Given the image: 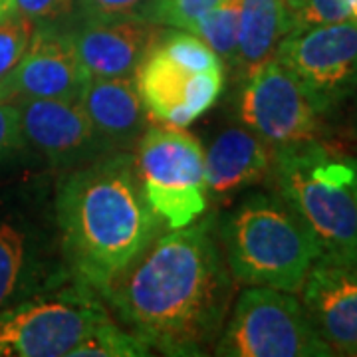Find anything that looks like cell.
<instances>
[{"label":"cell","instance_id":"obj_10","mask_svg":"<svg viewBox=\"0 0 357 357\" xmlns=\"http://www.w3.org/2000/svg\"><path fill=\"white\" fill-rule=\"evenodd\" d=\"M135 84L153 123L187 128L217 103L225 88V70L197 72L153 44L135 70Z\"/></svg>","mask_w":357,"mask_h":357},{"label":"cell","instance_id":"obj_5","mask_svg":"<svg viewBox=\"0 0 357 357\" xmlns=\"http://www.w3.org/2000/svg\"><path fill=\"white\" fill-rule=\"evenodd\" d=\"M143 195L165 230L183 229L206 211V173L201 141L185 128L155 123L133 147Z\"/></svg>","mask_w":357,"mask_h":357},{"label":"cell","instance_id":"obj_21","mask_svg":"<svg viewBox=\"0 0 357 357\" xmlns=\"http://www.w3.org/2000/svg\"><path fill=\"white\" fill-rule=\"evenodd\" d=\"M36 32V22L18 10L0 20V86H6Z\"/></svg>","mask_w":357,"mask_h":357},{"label":"cell","instance_id":"obj_27","mask_svg":"<svg viewBox=\"0 0 357 357\" xmlns=\"http://www.w3.org/2000/svg\"><path fill=\"white\" fill-rule=\"evenodd\" d=\"M337 159V167H340V175L345 181V185L349 187L351 195L356 197L357 203V157L356 155L335 153Z\"/></svg>","mask_w":357,"mask_h":357},{"label":"cell","instance_id":"obj_18","mask_svg":"<svg viewBox=\"0 0 357 357\" xmlns=\"http://www.w3.org/2000/svg\"><path fill=\"white\" fill-rule=\"evenodd\" d=\"M292 30V16L282 0H243L238 46L230 72H234L238 79H244L256 68L274 58L282 38Z\"/></svg>","mask_w":357,"mask_h":357},{"label":"cell","instance_id":"obj_14","mask_svg":"<svg viewBox=\"0 0 357 357\" xmlns=\"http://www.w3.org/2000/svg\"><path fill=\"white\" fill-rule=\"evenodd\" d=\"M165 28L145 18H126L114 22L82 18L77 24L68 26L88 77L135 76L143 56Z\"/></svg>","mask_w":357,"mask_h":357},{"label":"cell","instance_id":"obj_17","mask_svg":"<svg viewBox=\"0 0 357 357\" xmlns=\"http://www.w3.org/2000/svg\"><path fill=\"white\" fill-rule=\"evenodd\" d=\"M274 149L244 126H232L217 133L204 151L206 192L213 199H227L255 187L270 177Z\"/></svg>","mask_w":357,"mask_h":357},{"label":"cell","instance_id":"obj_22","mask_svg":"<svg viewBox=\"0 0 357 357\" xmlns=\"http://www.w3.org/2000/svg\"><path fill=\"white\" fill-rule=\"evenodd\" d=\"M220 2L222 0H151L147 20L167 28L187 30L195 20Z\"/></svg>","mask_w":357,"mask_h":357},{"label":"cell","instance_id":"obj_8","mask_svg":"<svg viewBox=\"0 0 357 357\" xmlns=\"http://www.w3.org/2000/svg\"><path fill=\"white\" fill-rule=\"evenodd\" d=\"M274 58L300 82L316 112L328 117L357 93V20L292 30Z\"/></svg>","mask_w":357,"mask_h":357},{"label":"cell","instance_id":"obj_26","mask_svg":"<svg viewBox=\"0 0 357 357\" xmlns=\"http://www.w3.org/2000/svg\"><path fill=\"white\" fill-rule=\"evenodd\" d=\"M26 147L18 109L13 102H0V161L10 159Z\"/></svg>","mask_w":357,"mask_h":357},{"label":"cell","instance_id":"obj_28","mask_svg":"<svg viewBox=\"0 0 357 357\" xmlns=\"http://www.w3.org/2000/svg\"><path fill=\"white\" fill-rule=\"evenodd\" d=\"M13 10H16V4H14V0H0V20L6 16V14H10Z\"/></svg>","mask_w":357,"mask_h":357},{"label":"cell","instance_id":"obj_15","mask_svg":"<svg viewBox=\"0 0 357 357\" xmlns=\"http://www.w3.org/2000/svg\"><path fill=\"white\" fill-rule=\"evenodd\" d=\"M72 280L62 252L44 255L38 238L10 220H0V307L30 294H42Z\"/></svg>","mask_w":357,"mask_h":357},{"label":"cell","instance_id":"obj_13","mask_svg":"<svg viewBox=\"0 0 357 357\" xmlns=\"http://www.w3.org/2000/svg\"><path fill=\"white\" fill-rule=\"evenodd\" d=\"M319 337L335 356L357 354V266L319 256L300 288Z\"/></svg>","mask_w":357,"mask_h":357},{"label":"cell","instance_id":"obj_32","mask_svg":"<svg viewBox=\"0 0 357 357\" xmlns=\"http://www.w3.org/2000/svg\"><path fill=\"white\" fill-rule=\"evenodd\" d=\"M354 357H357V354H356V356H354Z\"/></svg>","mask_w":357,"mask_h":357},{"label":"cell","instance_id":"obj_16","mask_svg":"<svg viewBox=\"0 0 357 357\" xmlns=\"http://www.w3.org/2000/svg\"><path fill=\"white\" fill-rule=\"evenodd\" d=\"M77 100L109 151H129L147 129L149 115L141 102L135 76L88 77Z\"/></svg>","mask_w":357,"mask_h":357},{"label":"cell","instance_id":"obj_20","mask_svg":"<svg viewBox=\"0 0 357 357\" xmlns=\"http://www.w3.org/2000/svg\"><path fill=\"white\" fill-rule=\"evenodd\" d=\"M151 349L137 335L117 326L112 318L100 321L70 357H143Z\"/></svg>","mask_w":357,"mask_h":357},{"label":"cell","instance_id":"obj_2","mask_svg":"<svg viewBox=\"0 0 357 357\" xmlns=\"http://www.w3.org/2000/svg\"><path fill=\"white\" fill-rule=\"evenodd\" d=\"M54 217L70 276L100 298L165 230L143 195L131 151L66 169Z\"/></svg>","mask_w":357,"mask_h":357},{"label":"cell","instance_id":"obj_19","mask_svg":"<svg viewBox=\"0 0 357 357\" xmlns=\"http://www.w3.org/2000/svg\"><path fill=\"white\" fill-rule=\"evenodd\" d=\"M241 2L243 0H222L213 10L195 20L187 32L203 40L211 50L222 60L227 70H232L238 46V22H241Z\"/></svg>","mask_w":357,"mask_h":357},{"label":"cell","instance_id":"obj_1","mask_svg":"<svg viewBox=\"0 0 357 357\" xmlns=\"http://www.w3.org/2000/svg\"><path fill=\"white\" fill-rule=\"evenodd\" d=\"M234 284L211 215L159 234L102 302L149 349L206 356L225 330Z\"/></svg>","mask_w":357,"mask_h":357},{"label":"cell","instance_id":"obj_30","mask_svg":"<svg viewBox=\"0 0 357 357\" xmlns=\"http://www.w3.org/2000/svg\"><path fill=\"white\" fill-rule=\"evenodd\" d=\"M347 6H349L351 18H354V20H357V0H347Z\"/></svg>","mask_w":357,"mask_h":357},{"label":"cell","instance_id":"obj_31","mask_svg":"<svg viewBox=\"0 0 357 357\" xmlns=\"http://www.w3.org/2000/svg\"><path fill=\"white\" fill-rule=\"evenodd\" d=\"M0 102H10V93L6 86H0Z\"/></svg>","mask_w":357,"mask_h":357},{"label":"cell","instance_id":"obj_24","mask_svg":"<svg viewBox=\"0 0 357 357\" xmlns=\"http://www.w3.org/2000/svg\"><path fill=\"white\" fill-rule=\"evenodd\" d=\"M290 16H292L294 30H298V28L349 20L351 13L347 0H304Z\"/></svg>","mask_w":357,"mask_h":357},{"label":"cell","instance_id":"obj_29","mask_svg":"<svg viewBox=\"0 0 357 357\" xmlns=\"http://www.w3.org/2000/svg\"><path fill=\"white\" fill-rule=\"evenodd\" d=\"M282 2L286 4V8H288V13L292 14L294 10H296V8H298V6H300L302 2H304V0H282Z\"/></svg>","mask_w":357,"mask_h":357},{"label":"cell","instance_id":"obj_3","mask_svg":"<svg viewBox=\"0 0 357 357\" xmlns=\"http://www.w3.org/2000/svg\"><path fill=\"white\" fill-rule=\"evenodd\" d=\"M218 241L238 284L298 294L319 246L276 191H256L218 222Z\"/></svg>","mask_w":357,"mask_h":357},{"label":"cell","instance_id":"obj_12","mask_svg":"<svg viewBox=\"0 0 357 357\" xmlns=\"http://www.w3.org/2000/svg\"><path fill=\"white\" fill-rule=\"evenodd\" d=\"M88 74L79 62L72 34L64 26L36 24L24 58L8 77L10 102L16 98L76 100Z\"/></svg>","mask_w":357,"mask_h":357},{"label":"cell","instance_id":"obj_11","mask_svg":"<svg viewBox=\"0 0 357 357\" xmlns=\"http://www.w3.org/2000/svg\"><path fill=\"white\" fill-rule=\"evenodd\" d=\"M13 103L18 109L26 143L38 149L58 169H72L109 151L96 135L77 98H16Z\"/></svg>","mask_w":357,"mask_h":357},{"label":"cell","instance_id":"obj_4","mask_svg":"<svg viewBox=\"0 0 357 357\" xmlns=\"http://www.w3.org/2000/svg\"><path fill=\"white\" fill-rule=\"evenodd\" d=\"M270 178L312 232L319 256L357 266V203L340 175L335 151L319 141L276 149Z\"/></svg>","mask_w":357,"mask_h":357},{"label":"cell","instance_id":"obj_23","mask_svg":"<svg viewBox=\"0 0 357 357\" xmlns=\"http://www.w3.org/2000/svg\"><path fill=\"white\" fill-rule=\"evenodd\" d=\"M79 18L96 22H114L126 18H145L151 0H76Z\"/></svg>","mask_w":357,"mask_h":357},{"label":"cell","instance_id":"obj_7","mask_svg":"<svg viewBox=\"0 0 357 357\" xmlns=\"http://www.w3.org/2000/svg\"><path fill=\"white\" fill-rule=\"evenodd\" d=\"M220 357H332L292 292L250 286L236 298L213 349Z\"/></svg>","mask_w":357,"mask_h":357},{"label":"cell","instance_id":"obj_9","mask_svg":"<svg viewBox=\"0 0 357 357\" xmlns=\"http://www.w3.org/2000/svg\"><path fill=\"white\" fill-rule=\"evenodd\" d=\"M234 115L274 151L318 141L324 126L300 82L276 58L241 79Z\"/></svg>","mask_w":357,"mask_h":357},{"label":"cell","instance_id":"obj_25","mask_svg":"<svg viewBox=\"0 0 357 357\" xmlns=\"http://www.w3.org/2000/svg\"><path fill=\"white\" fill-rule=\"evenodd\" d=\"M14 4L38 26H64L77 13L76 0H14Z\"/></svg>","mask_w":357,"mask_h":357},{"label":"cell","instance_id":"obj_6","mask_svg":"<svg viewBox=\"0 0 357 357\" xmlns=\"http://www.w3.org/2000/svg\"><path fill=\"white\" fill-rule=\"evenodd\" d=\"M107 316L102 298L74 278L0 307V357H70Z\"/></svg>","mask_w":357,"mask_h":357}]
</instances>
